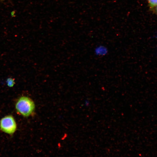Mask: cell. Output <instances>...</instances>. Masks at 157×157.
I'll return each instance as SVG.
<instances>
[{"instance_id":"6da1fadb","label":"cell","mask_w":157,"mask_h":157,"mask_svg":"<svg viewBox=\"0 0 157 157\" xmlns=\"http://www.w3.org/2000/svg\"><path fill=\"white\" fill-rule=\"evenodd\" d=\"M15 108L19 114L24 117H28L34 112L35 105L31 98L22 96L17 100L15 104Z\"/></svg>"},{"instance_id":"7a4b0ae2","label":"cell","mask_w":157,"mask_h":157,"mask_svg":"<svg viewBox=\"0 0 157 157\" xmlns=\"http://www.w3.org/2000/svg\"><path fill=\"white\" fill-rule=\"evenodd\" d=\"M17 125L14 117L11 115H6L0 120V130L3 132L12 135L16 131Z\"/></svg>"},{"instance_id":"3957f363","label":"cell","mask_w":157,"mask_h":157,"mask_svg":"<svg viewBox=\"0 0 157 157\" xmlns=\"http://www.w3.org/2000/svg\"><path fill=\"white\" fill-rule=\"evenodd\" d=\"M94 53L97 56H104L106 55L108 52V48L103 45H99L94 49Z\"/></svg>"},{"instance_id":"277c9868","label":"cell","mask_w":157,"mask_h":157,"mask_svg":"<svg viewBox=\"0 0 157 157\" xmlns=\"http://www.w3.org/2000/svg\"><path fill=\"white\" fill-rule=\"evenodd\" d=\"M7 85L9 87H13L15 84V79L13 78H9L6 80Z\"/></svg>"},{"instance_id":"5b68a950","label":"cell","mask_w":157,"mask_h":157,"mask_svg":"<svg viewBox=\"0 0 157 157\" xmlns=\"http://www.w3.org/2000/svg\"><path fill=\"white\" fill-rule=\"evenodd\" d=\"M149 7L151 8H155L157 6V0H147Z\"/></svg>"},{"instance_id":"8992f818","label":"cell","mask_w":157,"mask_h":157,"mask_svg":"<svg viewBox=\"0 0 157 157\" xmlns=\"http://www.w3.org/2000/svg\"><path fill=\"white\" fill-rule=\"evenodd\" d=\"M155 8L156 13L157 15V6Z\"/></svg>"},{"instance_id":"52a82bcc","label":"cell","mask_w":157,"mask_h":157,"mask_svg":"<svg viewBox=\"0 0 157 157\" xmlns=\"http://www.w3.org/2000/svg\"></svg>"}]
</instances>
